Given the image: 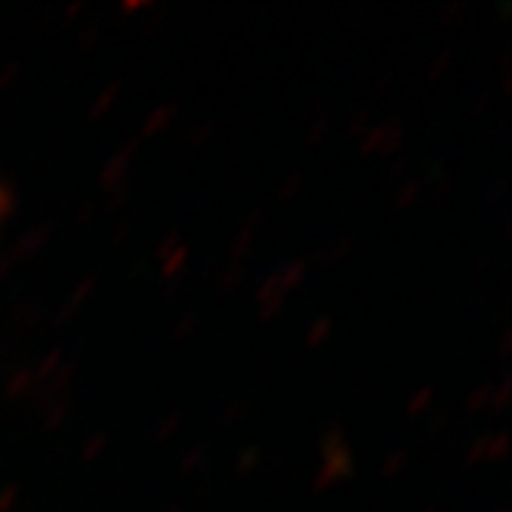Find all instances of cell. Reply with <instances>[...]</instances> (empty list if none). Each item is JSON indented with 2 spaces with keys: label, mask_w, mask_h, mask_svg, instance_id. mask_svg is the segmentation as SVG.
Returning <instances> with one entry per match:
<instances>
[{
  "label": "cell",
  "mask_w": 512,
  "mask_h": 512,
  "mask_svg": "<svg viewBox=\"0 0 512 512\" xmlns=\"http://www.w3.org/2000/svg\"><path fill=\"white\" fill-rule=\"evenodd\" d=\"M0 204H4V195H0Z\"/></svg>",
  "instance_id": "cell-1"
}]
</instances>
